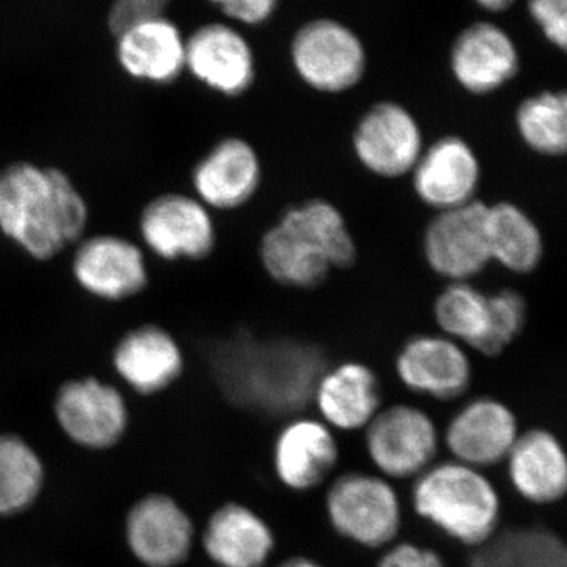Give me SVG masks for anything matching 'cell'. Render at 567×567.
<instances>
[{"label": "cell", "mask_w": 567, "mask_h": 567, "mask_svg": "<svg viewBox=\"0 0 567 567\" xmlns=\"http://www.w3.org/2000/svg\"><path fill=\"white\" fill-rule=\"evenodd\" d=\"M91 210L80 186L58 166L14 162L0 171V234L39 262L85 237Z\"/></svg>", "instance_id": "obj_1"}, {"label": "cell", "mask_w": 567, "mask_h": 567, "mask_svg": "<svg viewBox=\"0 0 567 567\" xmlns=\"http://www.w3.org/2000/svg\"><path fill=\"white\" fill-rule=\"evenodd\" d=\"M212 369L233 404L265 416H290L311 404L324 360L312 346L237 334L213 350Z\"/></svg>", "instance_id": "obj_2"}, {"label": "cell", "mask_w": 567, "mask_h": 567, "mask_svg": "<svg viewBox=\"0 0 567 567\" xmlns=\"http://www.w3.org/2000/svg\"><path fill=\"white\" fill-rule=\"evenodd\" d=\"M265 271L282 286L311 289L331 268L350 267L357 245L344 216L327 200L289 208L260 241Z\"/></svg>", "instance_id": "obj_3"}, {"label": "cell", "mask_w": 567, "mask_h": 567, "mask_svg": "<svg viewBox=\"0 0 567 567\" xmlns=\"http://www.w3.org/2000/svg\"><path fill=\"white\" fill-rule=\"evenodd\" d=\"M415 513L465 547L477 548L498 532L502 499L494 484L457 461L429 466L413 484Z\"/></svg>", "instance_id": "obj_4"}, {"label": "cell", "mask_w": 567, "mask_h": 567, "mask_svg": "<svg viewBox=\"0 0 567 567\" xmlns=\"http://www.w3.org/2000/svg\"><path fill=\"white\" fill-rule=\"evenodd\" d=\"M330 527L364 548L393 543L401 532V499L383 477L349 472L336 477L324 496Z\"/></svg>", "instance_id": "obj_5"}, {"label": "cell", "mask_w": 567, "mask_h": 567, "mask_svg": "<svg viewBox=\"0 0 567 567\" xmlns=\"http://www.w3.org/2000/svg\"><path fill=\"white\" fill-rule=\"evenodd\" d=\"M290 59L300 80L323 93L350 91L363 80L368 66L360 35L333 18L301 25L290 44Z\"/></svg>", "instance_id": "obj_6"}, {"label": "cell", "mask_w": 567, "mask_h": 567, "mask_svg": "<svg viewBox=\"0 0 567 567\" xmlns=\"http://www.w3.org/2000/svg\"><path fill=\"white\" fill-rule=\"evenodd\" d=\"M52 412L66 439L89 451L112 450L130 427L125 395L92 375L63 382L55 391Z\"/></svg>", "instance_id": "obj_7"}, {"label": "cell", "mask_w": 567, "mask_h": 567, "mask_svg": "<svg viewBox=\"0 0 567 567\" xmlns=\"http://www.w3.org/2000/svg\"><path fill=\"white\" fill-rule=\"evenodd\" d=\"M137 227L145 248L166 262L207 259L218 240L210 208L185 193L152 197L142 207Z\"/></svg>", "instance_id": "obj_8"}, {"label": "cell", "mask_w": 567, "mask_h": 567, "mask_svg": "<svg viewBox=\"0 0 567 567\" xmlns=\"http://www.w3.org/2000/svg\"><path fill=\"white\" fill-rule=\"evenodd\" d=\"M71 257V275L85 293L118 303L137 297L151 281L144 249L117 234L82 238Z\"/></svg>", "instance_id": "obj_9"}, {"label": "cell", "mask_w": 567, "mask_h": 567, "mask_svg": "<svg viewBox=\"0 0 567 567\" xmlns=\"http://www.w3.org/2000/svg\"><path fill=\"white\" fill-rule=\"evenodd\" d=\"M123 535L142 567H178L192 557L196 525L174 496L152 492L130 507Z\"/></svg>", "instance_id": "obj_10"}, {"label": "cell", "mask_w": 567, "mask_h": 567, "mask_svg": "<svg viewBox=\"0 0 567 567\" xmlns=\"http://www.w3.org/2000/svg\"><path fill=\"white\" fill-rule=\"evenodd\" d=\"M365 431V451L388 477L420 476L439 453V429L417 406L398 404L377 413Z\"/></svg>", "instance_id": "obj_11"}, {"label": "cell", "mask_w": 567, "mask_h": 567, "mask_svg": "<svg viewBox=\"0 0 567 567\" xmlns=\"http://www.w3.org/2000/svg\"><path fill=\"white\" fill-rule=\"evenodd\" d=\"M488 205L481 200L439 212L424 234V256L436 275L453 282L468 281L491 262Z\"/></svg>", "instance_id": "obj_12"}, {"label": "cell", "mask_w": 567, "mask_h": 567, "mask_svg": "<svg viewBox=\"0 0 567 567\" xmlns=\"http://www.w3.org/2000/svg\"><path fill=\"white\" fill-rule=\"evenodd\" d=\"M357 158L369 173L399 178L412 173L423 153V134L412 112L393 102L377 103L353 133Z\"/></svg>", "instance_id": "obj_13"}, {"label": "cell", "mask_w": 567, "mask_h": 567, "mask_svg": "<svg viewBox=\"0 0 567 567\" xmlns=\"http://www.w3.org/2000/svg\"><path fill=\"white\" fill-rule=\"evenodd\" d=\"M185 70L210 91L235 99L256 81V55L237 28L208 22L186 39Z\"/></svg>", "instance_id": "obj_14"}, {"label": "cell", "mask_w": 567, "mask_h": 567, "mask_svg": "<svg viewBox=\"0 0 567 567\" xmlns=\"http://www.w3.org/2000/svg\"><path fill=\"white\" fill-rule=\"evenodd\" d=\"M112 368L134 393L156 395L182 379L185 354L167 328L142 323L118 339L112 350Z\"/></svg>", "instance_id": "obj_15"}, {"label": "cell", "mask_w": 567, "mask_h": 567, "mask_svg": "<svg viewBox=\"0 0 567 567\" xmlns=\"http://www.w3.org/2000/svg\"><path fill=\"white\" fill-rule=\"evenodd\" d=\"M454 80L473 95H488L517 76L520 54L513 37L491 21H477L454 40L450 52Z\"/></svg>", "instance_id": "obj_16"}, {"label": "cell", "mask_w": 567, "mask_h": 567, "mask_svg": "<svg viewBox=\"0 0 567 567\" xmlns=\"http://www.w3.org/2000/svg\"><path fill=\"white\" fill-rule=\"evenodd\" d=\"M262 181L256 148L241 137H224L194 164L192 185L210 210H237L252 199Z\"/></svg>", "instance_id": "obj_17"}, {"label": "cell", "mask_w": 567, "mask_h": 567, "mask_svg": "<svg viewBox=\"0 0 567 567\" xmlns=\"http://www.w3.org/2000/svg\"><path fill=\"white\" fill-rule=\"evenodd\" d=\"M114 37L118 65L134 81L169 85L185 71L186 39L164 13L130 22Z\"/></svg>", "instance_id": "obj_18"}, {"label": "cell", "mask_w": 567, "mask_h": 567, "mask_svg": "<svg viewBox=\"0 0 567 567\" xmlns=\"http://www.w3.org/2000/svg\"><path fill=\"white\" fill-rule=\"evenodd\" d=\"M518 435L516 413L505 402L477 398L451 417L445 443L457 462L480 470L505 461Z\"/></svg>", "instance_id": "obj_19"}, {"label": "cell", "mask_w": 567, "mask_h": 567, "mask_svg": "<svg viewBox=\"0 0 567 567\" xmlns=\"http://www.w3.org/2000/svg\"><path fill=\"white\" fill-rule=\"evenodd\" d=\"M399 380L413 393L453 401L472 385V363L458 342L446 336H416L395 358Z\"/></svg>", "instance_id": "obj_20"}, {"label": "cell", "mask_w": 567, "mask_h": 567, "mask_svg": "<svg viewBox=\"0 0 567 567\" xmlns=\"http://www.w3.org/2000/svg\"><path fill=\"white\" fill-rule=\"evenodd\" d=\"M416 196L439 212L475 200L481 164L468 142L458 136L442 137L421 153L413 167Z\"/></svg>", "instance_id": "obj_21"}, {"label": "cell", "mask_w": 567, "mask_h": 567, "mask_svg": "<svg viewBox=\"0 0 567 567\" xmlns=\"http://www.w3.org/2000/svg\"><path fill=\"white\" fill-rule=\"evenodd\" d=\"M339 445L330 425L295 417L275 440L274 468L279 483L293 492H309L338 466Z\"/></svg>", "instance_id": "obj_22"}, {"label": "cell", "mask_w": 567, "mask_h": 567, "mask_svg": "<svg viewBox=\"0 0 567 567\" xmlns=\"http://www.w3.org/2000/svg\"><path fill=\"white\" fill-rule=\"evenodd\" d=\"M200 540L216 567H265L276 547L268 522L251 507L235 502L213 511Z\"/></svg>", "instance_id": "obj_23"}, {"label": "cell", "mask_w": 567, "mask_h": 567, "mask_svg": "<svg viewBox=\"0 0 567 567\" xmlns=\"http://www.w3.org/2000/svg\"><path fill=\"white\" fill-rule=\"evenodd\" d=\"M506 461L514 491L533 505H554L566 495L565 447L547 429H532L518 435Z\"/></svg>", "instance_id": "obj_24"}, {"label": "cell", "mask_w": 567, "mask_h": 567, "mask_svg": "<svg viewBox=\"0 0 567 567\" xmlns=\"http://www.w3.org/2000/svg\"><path fill=\"white\" fill-rule=\"evenodd\" d=\"M312 401L327 425L341 431H358L380 412L379 377L369 365L357 361L336 365L320 377Z\"/></svg>", "instance_id": "obj_25"}, {"label": "cell", "mask_w": 567, "mask_h": 567, "mask_svg": "<svg viewBox=\"0 0 567 567\" xmlns=\"http://www.w3.org/2000/svg\"><path fill=\"white\" fill-rule=\"evenodd\" d=\"M468 567H567V548L551 529L507 528L477 547Z\"/></svg>", "instance_id": "obj_26"}, {"label": "cell", "mask_w": 567, "mask_h": 567, "mask_svg": "<svg viewBox=\"0 0 567 567\" xmlns=\"http://www.w3.org/2000/svg\"><path fill=\"white\" fill-rule=\"evenodd\" d=\"M487 238L491 260L514 274H532L543 259V235L517 205H488Z\"/></svg>", "instance_id": "obj_27"}, {"label": "cell", "mask_w": 567, "mask_h": 567, "mask_svg": "<svg viewBox=\"0 0 567 567\" xmlns=\"http://www.w3.org/2000/svg\"><path fill=\"white\" fill-rule=\"evenodd\" d=\"M47 468L35 447L18 434H0V517H17L39 502Z\"/></svg>", "instance_id": "obj_28"}, {"label": "cell", "mask_w": 567, "mask_h": 567, "mask_svg": "<svg viewBox=\"0 0 567 567\" xmlns=\"http://www.w3.org/2000/svg\"><path fill=\"white\" fill-rule=\"evenodd\" d=\"M434 312L446 338L484 354L492 327L491 295L465 281L453 282L436 298Z\"/></svg>", "instance_id": "obj_29"}, {"label": "cell", "mask_w": 567, "mask_h": 567, "mask_svg": "<svg viewBox=\"0 0 567 567\" xmlns=\"http://www.w3.org/2000/svg\"><path fill=\"white\" fill-rule=\"evenodd\" d=\"M518 136L533 152L565 155L567 148V99L565 92H540L528 96L516 112Z\"/></svg>", "instance_id": "obj_30"}, {"label": "cell", "mask_w": 567, "mask_h": 567, "mask_svg": "<svg viewBox=\"0 0 567 567\" xmlns=\"http://www.w3.org/2000/svg\"><path fill=\"white\" fill-rule=\"evenodd\" d=\"M492 327L484 354L496 357L507 349L524 330L527 303L516 290L503 289L491 295Z\"/></svg>", "instance_id": "obj_31"}, {"label": "cell", "mask_w": 567, "mask_h": 567, "mask_svg": "<svg viewBox=\"0 0 567 567\" xmlns=\"http://www.w3.org/2000/svg\"><path fill=\"white\" fill-rule=\"evenodd\" d=\"M528 13L544 39L559 51H566L567 0H528Z\"/></svg>", "instance_id": "obj_32"}, {"label": "cell", "mask_w": 567, "mask_h": 567, "mask_svg": "<svg viewBox=\"0 0 567 567\" xmlns=\"http://www.w3.org/2000/svg\"><path fill=\"white\" fill-rule=\"evenodd\" d=\"M237 24L260 25L274 18L279 0H208Z\"/></svg>", "instance_id": "obj_33"}, {"label": "cell", "mask_w": 567, "mask_h": 567, "mask_svg": "<svg viewBox=\"0 0 567 567\" xmlns=\"http://www.w3.org/2000/svg\"><path fill=\"white\" fill-rule=\"evenodd\" d=\"M169 2L171 0H114L107 14L112 35L121 32L130 22L164 13Z\"/></svg>", "instance_id": "obj_34"}, {"label": "cell", "mask_w": 567, "mask_h": 567, "mask_svg": "<svg viewBox=\"0 0 567 567\" xmlns=\"http://www.w3.org/2000/svg\"><path fill=\"white\" fill-rule=\"evenodd\" d=\"M377 567H446L445 559L432 548L413 543L395 544L385 551Z\"/></svg>", "instance_id": "obj_35"}, {"label": "cell", "mask_w": 567, "mask_h": 567, "mask_svg": "<svg viewBox=\"0 0 567 567\" xmlns=\"http://www.w3.org/2000/svg\"><path fill=\"white\" fill-rule=\"evenodd\" d=\"M476 6L481 9L491 11V13H499L513 7L516 0H475Z\"/></svg>", "instance_id": "obj_36"}, {"label": "cell", "mask_w": 567, "mask_h": 567, "mask_svg": "<svg viewBox=\"0 0 567 567\" xmlns=\"http://www.w3.org/2000/svg\"><path fill=\"white\" fill-rule=\"evenodd\" d=\"M276 567H324L323 565H320L319 561H316V559L308 558V557H292L284 559L281 565H278Z\"/></svg>", "instance_id": "obj_37"}]
</instances>
